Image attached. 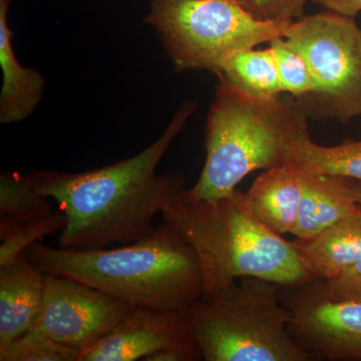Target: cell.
I'll use <instances>...</instances> for the list:
<instances>
[{"instance_id": "1", "label": "cell", "mask_w": 361, "mask_h": 361, "mask_svg": "<svg viewBox=\"0 0 361 361\" xmlns=\"http://www.w3.org/2000/svg\"><path fill=\"white\" fill-rule=\"evenodd\" d=\"M196 109L193 102H184L163 134L130 158L85 172L26 174L33 188L54 199L65 214L59 247L106 248L139 241L156 231V216L187 190L182 173L159 174L157 169Z\"/></svg>"}, {"instance_id": "2", "label": "cell", "mask_w": 361, "mask_h": 361, "mask_svg": "<svg viewBox=\"0 0 361 361\" xmlns=\"http://www.w3.org/2000/svg\"><path fill=\"white\" fill-rule=\"evenodd\" d=\"M187 190L161 215L198 259L202 299L217 298L243 277L262 278L282 287L313 281L293 242L251 213L245 193L236 189L221 198L200 200L190 197Z\"/></svg>"}, {"instance_id": "3", "label": "cell", "mask_w": 361, "mask_h": 361, "mask_svg": "<svg viewBox=\"0 0 361 361\" xmlns=\"http://www.w3.org/2000/svg\"><path fill=\"white\" fill-rule=\"evenodd\" d=\"M25 255L47 274L71 278L133 307L187 311L203 296L191 246L167 223L116 248L66 249L33 244Z\"/></svg>"}, {"instance_id": "4", "label": "cell", "mask_w": 361, "mask_h": 361, "mask_svg": "<svg viewBox=\"0 0 361 361\" xmlns=\"http://www.w3.org/2000/svg\"><path fill=\"white\" fill-rule=\"evenodd\" d=\"M217 78L206 121L205 164L187 190L200 200L232 193L254 171L285 165L292 142L310 135L307 116L294 97L259 99Z\"/></svg>"}, {"instance_id": "5", "label": "cell", "mask_w": 361, "mask_h": 361, "mask_svg": "<svg viewBox=\"0 0 361 361\" xmlns=\"http://www.w3.org/2000/svg\"><path fill=\"white\" fill-rule=\"evenodd\" d=\"M282 289L243 277L217 298L193 304L187 313L203 360H313L289 331Z\"/></svg>"}, {"instance_id": "6", "label": "cell", "mask_w": 361, "mask_h": 361, "mask_svg": "<svg viewBox=\"0 0 361 361\" xmlns=\"http://www.w3.org/2000/svg\"><path fill=\"white\" fill-rule=\"evenodd\" d=\"M292 23L257 20L240 0H151L145 18L176 71L215 75L234 54L285 37Z\"/></svg>"}, {"instance_id": "7", "label": "cell", "mask_w": 361, "mask_h": 361, "mask_svg": "<svg viewBox=\"0 0 361 361\" xmlns=\"http://www.w3.org/2000/svg\"><path fill=\"white\" fill-rule=\"evenodd\" d=\"M307 63L314 89L296 101L306 116L346 123L361 116V27L329 11L294 20L284 37Z\"/></svg>"}, {"instance_id": "8", "label": "cell", "mask_w": 361, "mask_h": 361, "mask_svg": "<svg viewBox=\"0 0 361 361\" xmlns=\"http://www.w3.org/2000/svg\"><path fill=\"white\" fill-rule=\"evenodd\" d=\"M132 308L77 280L45 273L44 302L32 330L82 351L110 334Z\"/></svg>"}, {"instance_id": "9", "label": "cell", "mask_w": 361, "mask_h": 361, "mask_svg": "<svg viewBox=\"0 0 361 361\" xmlns=\"http://www.w3.org/2000/svg\"><path fill=\"white\" fill-rule=\"evenodd\" d=\"M197 361L187 311L133 307L110 334L84 349L80 361Z\"/></svg>"}, {"instance_id": "10", "label": "cell", "mask_w": 361, "mask_h": 361, "mask_svg": "<svg viewBox=\"0 0 361 361\" xmlns=\"http://www.w3.org/2000/svg\"><path fill=\"white\" fill-rule=\"evenodd\" d=\"M292 336L312 360H361V301H330L312 281L283 287Z\"/></svg>"}, {"instance_id": "11", "label": "cell", "mask_w": 361, "mask_h": 361, "mask_svg": "<svg viewBox=\"0 0 361 361\" xmlns=\"http://www.w3.org/2000/svg\"><path fill=\"white\" fill-rule=\"evenodd\" d=\"M45 273L25 253L0 266V349L32 329L44 302Z\"/></svg>"}, {"instance_id": "12", "label": "cell", "mask_w": 361, "mask_h": 361, "mask_svg": "<svg viewBox=\"0 0 361 361\" xmlns=\"http://www.w3.org/2000/svg\"><path fill=\"white\" fill-rule=\"evenodd\" d=\"M313 281L334 279L361 260V205L310 240L293 241Z\"/></svg>"}, {"instance_id": "13", "label": "cell", "mask_w": 361, "mask_h": 361, "mask_svg": "<svg viewBox=\"0 0 361 361\" xmlns=\"http://www.w3.org/2000/svg\"><path fill=\"white\" fill-rule=\"evenodd\" d=\"M13 0H0V123H20L35 113L44 96L45 80L39 71L21 66L14 52L13 32L8 25Z\"/></svg>"}, {"instance_id": "14", "label": "cell", "mask_w": 361, "mask_h": 361, "mask_svg": "<svg viewBox=\"0 0 361 361\" xmlns=\"http://www.w3.org/2000/svg\"><path fill=\"white\" fill-rule=\"evenodd\" d=\"M245 196L251 213L263 225L281 236L293 233L302 197L299 171L288 165L268 169Z\"/></svg>"}, {"instance_id": "15", "label": "cell", "mask_w": 361, "mask_h": 361, "mask_svg": "<svg viewBox=\"0 0 361 361\" xmlns=\"http://www.w3.org/2000/svg\"><path fill=\"white\" fill-rule=\"evenodd\" d=\"M300 174L302 197L298 221L292 235L305 241L353 213L360 204L355 199V180L302 172Z\"/></svg>"}, {"instance_id": "16", "label": "cell", "mask_w": 361, "mask_h": 361, "mask_svg": "<svg viewBox=\"0 0 361 361\" xmlns=\"http://www.w3.org/2000/svg\"><path fill=\"white\" fill-rule=\"evenodd\" d=\"M285 165L306 174L361 180V141L325 147L315 144L308 135L292 142Z\"/></svg>"}, {"instance_id": "17", "label": "cell", "mask_w": 361, "mask_h": 361, "mask_svg": "<svg viewBox=\"0 0 361 361\" xmlns=\"http://www.w3.org/2000/svg\"><path fill=\"white\" fill-rule=\"evenodd\" d=\"M216 75L225 78L249 96L259 99H275L283 92L270 47L265 49L253 47L234 54Z\"/></svg>"}, {"instance_id": "18", "label": "cell", "mask_w": 361, "mask_h": 361, "mask_svg": "<svg viewBox=\"0 0 361 361\" xmlns=\"http://www.w3.org/2000/svg\"><path fill=\"white\" fill-rule=\"evenodd\" d=\"M47 197L33 188L26 174L2 172L0 174V237L16 226L51 213Z\"/></svg>"}, {"instance_id": "19", "label": "cell", "mask_w": 361, "mask_h": 361, "mask_svg": "<svg viewBox=\"0 0 361 361\" xmlns=\"http://www.w3.org/2000/svg\"><path fill=\"white\" fill-rule=\"evenodd\" d=\"M66 225L65 214L61 210L16 226L4 236L0 237V266L9 264L37 242L45 237L61 233Z\"/></svg>"}, {"instance_id": "20", "label": "cell", "mask_w": 361, "mask_h": 361, "mask_svg": "<svg viewBox=\"0 0 361 361\" xmlns=\"http://www.w3.org/2000/svg\"><path fill=\"white\" fill-rule=\"evenodd\" d=\"M80 353L77 348L30 330L0 349V361H80Z\"/></svg>"}, {"instance_id": "21", "label": "cell", "mask_w": 361, "mask_h": 361, "mask_svg": "<svg viewBox=\"0 0 361 361\" xmlns=\"http://www.w3.org/2000/svg\"><path fill=\"white\" fill-rule=\"evenodd\" d=\"M269 44L283 92L290 94L296 101L308 96L314 89V82L305 59L284 37H277Z\"/></svg>"}, {"instance_id": "22", "label": "cell", "mask_w": 361, "mask_h": 361, "mask_svg": "<svg viewBox=\"0 0 361 361\" xmlns=\"http://www.w3.org/2000/svg\"><path fill=\"white\" fill-rule=\"evenodd\" d=\"M312 284L330 301H361V260L334 279L312 281Z\"/></svg>"}, {"instance_id": "23", "label": "cell", "mask_w": 361, "mask_h": 361, "mask_svg": "<svg viewBox=\"0 0 361 361\" xmlns=\"http://www.w3.org/2000/svg\"><path fill=\"white\" fill-rule=\"evenodd\" d=\"M308 0H240L260 20L294 21L303 18Z\"/></svg>"}, {"instance_id": "24", "label": "cell", "mask_w": 361, "mask_h": 361, "mask_svg": "<svg viewBox=\"0 0 361 361\" xmlns=\"http://www.w3.org/2000/svg\"><path fill=\"white\" fill-rule=\"evenodd\" d=\"M341 16L355 18L361 13V0H311Z\"/></svg>"}, {"instance_id": "25", "label": "cell", "mask_w": 361, "mask_h": 361, "mask_svg": "<svg viewBox=\"0 0 361 361\" xmlns=\"http://www.w3.org/2000/svg\"><path fill=\"white\" fill-rule=\"evenodd\" d=\"M355 194L356 201L361 205V180H355Z\"/></svg>"}]
</instances>
